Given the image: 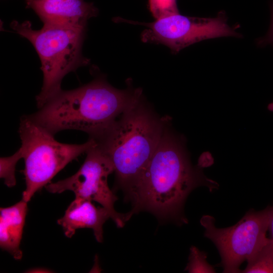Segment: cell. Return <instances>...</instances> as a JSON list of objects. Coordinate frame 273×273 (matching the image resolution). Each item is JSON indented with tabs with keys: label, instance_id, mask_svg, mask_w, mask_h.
Returning <instances> with one entry per match:
<instances>
[{
	"label": "cell",
	"instance_id": "14",
	"mask_svg": "<svg viewBox=\"0 0 273 273\" xmlns=\"http://www.w3.org/2000/svg\"><path fill=\"white\" fill-rule=\"evenodd\" d=\"M21 158L22 157L20 149L11 156L1 158V177L4 179L5 184L8 187H12L16 185L15 167Z\"/></svg>",
	"mask_w": 273,
	"mask_h": 273
},
{
	"label": "cell",
	"instance_id": "9",
	"mask_svg": "<svg viewBox=\"0 0 273 273\" xmlns=\"http://www.w3.org/2000/svg\"><path fill=\"white\" fill-rule=\"evenodd\" d=\"M43 24L86 27L87 20L98 14L93 3L84 0H26Z\"/></svg>",
	"mask_w": 273,
	"mask_h": 273
},
{
	"label": "cell",
	"instance_id": "15",
	"mask_svg": "<svg viewBox=\"0 0 273 273\" xmlns=\"http://www.w3.org/2000/svg\"><path fill=\"white\" fill-rule=\"evenodd\" d=\"M149 8L156 19L178 13L176 0H149Z\"/></svg>",
	"mask_w": 273,
	"mask_h": 273
},
{
	"label": "cell",
	"instance_id": "5",
	"mask_svg": "<svg viewBox=\"0 0 273 273\" xmlns=\"http://www.w3.org/2000/svg\"><path fill=\"white\" fill-rule=\"evenodd\" d=\"M19 148L24 160L26 189L22 199L28 202L34 194L51 180L69 162L95 143L92 138L82 144L58 142L54 135L33 121L28 115L21 117L19 128Z\"/></svg>",
	"mask_w": 273,
	"mask_h": 273
},
{
	"label": "cell",
	"instance_id": "16",
	"mask_svg": "<svg viewBox=\"0 0 273 273\" xmlns=\"http://www.w3.org/2000/svg\"><path fill=\"white\" fill-rule=\"evenodd\" d=\"M271 23L268 31L264 36L258 39L257 41L258 45L260 47H264L268 44L273 46V3L271 5Z\"/></svg>",
	"mask_w": 273,
	"mask_h": 273
},
{
	"label": "cell",
	"instance_id": "6",
	"mask_svg": "<svg viewBox=\"0 0 273 273\" xmlns=\"http://www.w3.org/2000/svg\"><path fill=\"white\" fill-rule=\"evenodd\" d=\"M272 212L273 205L260 211L251 209L236 224L225 228H217L212 216L202 217L204 236L217 248L223 272H241V264L250 260L267 243Z\"/></svg>",
	"mask_w": 273,
	"mask_h": 273
},
{
	"label": "cell",
	"instance_id": "3",
	"mask_svg": "<svg viewBox=\"0 0 273 273\" xmlns=\"http://www.w3.org/2000/svg\"><path fill=\"white\" fill-rule=\"evenodd\" d=\"M142 99L93 139L111 161L117 185L127 196L154 153L166 127Z\"/></svg>",
	"mask_w": 273,
	"mask_h": 273
},
{
	"label": "cell",
	"instance_id": "17",
	"mask_svg": "<svg viewBox=\"0 0 273 273\" xmlns=\"http://www.w3.org/2000/svg\"><path fill=\"white\" fill-rule=\"evenodd\" d=\"M268 231L270 232L271 237L270 239L273 243V212L272 213L268 225Z\"/></svg>",
	"mask_w": 273,
	"mask_h": 273
},
{
	"label": "cell",
	"instance_id": "2",
	"mask_svg": "<svg viewBox=\"0 0 273 273\" xmlns=\"http://www.w3.org/2000/svg\"><path fill=\"white\" fill-rule=\"evenodd\" d=\"M142 96L140 88L119 89L99 77L78 88L62 90L29 116L54 135L75 129L95 138Z\"/></svg>",
	"mask_w": 273,
	"mask_h": 273
},
{
	"label": "cell",
	"instance_id": "13",
	"mask_svg": "<svg viewBox=\"0 0 273 273\" xmlns=\"http://www.w3.org/2000/svg\"><path fill=\"white\" fill-rule=\"evenodd\" d=\"M207 254L195 246L190 249L189 262L185 269L189 272H215L214 267L207 261Z\"/></svg>",
	"mask_w": 273,
	"mask_h": 273
},
{
	"label": "cell",
	"instance_id": "8",
	"mask_svg": "<svg viewBox=\"0 0 273 273\" xmlns=\"http://www.w3.org/2000/svg\"><path fill=\"white\" fill-rule=\"evenodd\" d=\"M86 153L83 163L74 174L50 183L45 188L52 193L71 191L75 197L98 202L109 211L117 226L122 228L128 220L127 214L118 213L114 209V204L118 198L108 185V177L114 171V166L95 141Z\"/></svg>",
	"mask_w": 273,
	"mask_h": 273
},
{
	"label": "cell",
	"instance_id": "7",
	"mask_svg": "<svg viewBox=\"0 0 273 273\" xmlns=\"http://www.w3.org/2000/svg\"><path fill=\"white\" fill-rule=\"evenodd\" d=\"M143 24L148 28L141 34L143 42L164 44L174 53L203 40L241 36L229 25L223 11L214 18L189 17L176 13Z\"/></svg>",
	"mask_w": 273,
	"mask_h": 273
},
{
	"label": "cell",
	"instance_id": "18",
	"mask_svg": "<svg viewBox=\"0 0 273 273\" xmlns=\"http://www.w3.org/2000/svg\"><path fill=\"white\" fill-rule=\"evenodd\" d=\"M267 108L269 111L273 112V102L269 104Z\"/></svg>",
	"mask_w": 273,
	"mask_h": 273
},
{
	"label": "cell",
	"instance_id": "12",
	"mask_svg": "<svg viewBox=\"0 0 273 273\" xmlns=\"http://www.w3.org/2000/svg\"><path fill=\"white\" fill-rule=\"evenodd\" d=\"M242 272L273 273V243L270 239L261 249L247 261Z\"/></svg>",
	"mask_w": 273,
	"mask_h": 273
},
{
	"label": "cell",
	"instance_id": "1",
	"mask_svg": "<svg viewBox=\"0 0 273 273\" xmlns=\"http://www.w3.org/2000/svg\"><path fill=\"white\" fill-rule=\"evenodd\" d=\"M209 165L203 156L197 165H192L183 140L166 127L154 153L125 197L133 206L127 213L128 219L143 210L160 220L187 223L183 207L190 193L199 186L210 191L218 188L203 173V168Z\"/></svg>",
	"mask_w": 273,
	"mask_h": 273
},
{
	"label": "cell",
	"instance_id": "11",
	"mask_svg": "<svg viewBox=\"0 0 273 273\" xmlns=\"http://www.w3.org/2000/svg\"><path fill=\"white\" fill-rule=\"evenodd\" d=\"M27 203L22 199L11 206L0 209V246L16 260L22 257L20 244L27 212Z\"/></svg>",
	"mask_w": 273,
	"mask_h": 273
},
{
	"label": "cell",
	"instance_id": "10",
	"mask_svg": "<svg viewBox=\"0 0 273 273\" xmlns=\"http://www.w3.org/2000/svg\"><path fill=\"white\" fill-rule=\"evenodd\" d=\"M110 218V213L104 207H96L90 200L75 197L57 222L68 238H71L78 229L89 228L93 229L96 240L101 243L103 224Z\"/></svg>",
	"mask_w": 273,
	"mask_h": 273
},
{
	"label": "cell",
	"instance_id": "4",
	"mask_svg": "<svg viewBox=\"0 0 273 273\" xmlns=\"http://www.w3.org/2000/svg\"><path fill=\"white\" fill-rule=\"evenodd\" d=\"M10 26L32 44L41 61L43 83L36 97L39 109L62 90L61 82L66 74L89 63L82 54L86 27L43 24L34 30L28 21H13Z\"/></svg>",
	"mask_w": 273,
	"mask_h": 273
}]
</instances>
